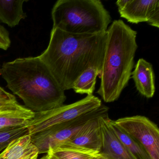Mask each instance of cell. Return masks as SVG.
Listing matches in <instances>:
<instances>
[{
	"instance_id": "6da1fadb",
	"label": "cell",
	"mask_w": 159,
	"mask_h": 159,
	"mask_svg": "<svg viewBox=\"0 0 159 159\" xmlns=\"http://www.w3.org/2000/svg\"><path fill=\"white\" fill-rule=\"evenodd\" d=\"M107 39V31L75 34L52 28L49 45L39 57L64 91L70 90L87 69L101 70Z\"/></svg>"
},
{
	"instance_id": "7a4b0ae2",
	"label": "cell",
	"mask_w": 159,
	"mask_h": 159,
	"mask_svg": "<svg viewBox=\"0 0 159 159\" xmlns=\"http://www.w3.org/2000/svg\"><path fill=\"white\" fill-rule=\"evenodd\" d=\"M0 73L7 87L34 112L61 107L66 99L65 91L39 56L4 63Z\"/></svg>"
},
{
	"instance_id": "3957f363",
	"label": "cell",
	"mask_w": 159,
	"mask_h": 159,
	"mask_svg": "<svg viewBox=\"0 0 159 159\" xmlns=\"http://www.w3.org/2000/svg\"><path fill=\"white\" fill-rule=\"evenodd\" d=\"M107 39L97 93L104 102L118 99L128 85L138 48L137 32L122 20H115L107 30Z\"/></svg>"
},
{
	"instance_id": "277c9868",
	"label": "cell",
	"mask_w": 159,
	"mask_h": 159,
	"mask_svg": "<svg viewBox=\"0 0 159 159\" xmlns=\"http://www.w3.org/2000/svg\"><path fill=\"white\" fill-rule=\"evenodd\" d=\"M52 16L53 29L75 34L106 32L111 21L99 0H58L52 9Z\"/></svg>"
},
{
	"instance_id": "5b68a950",
	"label": "cell",
	"mask_w": 159,
	"mask_h": 159,
	"mask_svg": "<svg viewBox=\"0 0 159 159\" xmlns=\"http://www.w3.org/2000/svg\"><path fill=\"white\" fill-rule=\"evenodd\" d=\"M102 105L101 100L93 95L75 103L64 105L53 109L40 112L35 115L25 126L28 134L33 135L55 125L64 124L97 109Z\"/></svg>"
},
{
	"instance_id": "8992f818",
	"label": "cell",
	"mask_w": 159,
	"mask_h": 159,
	"mask_svg": "<svg viewBox=\"0 0 159 159\" xmlns=\"http://www.w3.org/2000/svg\"><path fill=\"white\" fill-rule=\"evenodd\" d=\"M108 108L103 105L97 109L84 114L64 124L55 125L39 133L30 135L39 153H47L50 149L58 148L69 141L91 119L108 114Z\"/></svg>"
},
{
	"instance_id": "52a82bcc",
	"label": "cell",
	"mask_w": 159,
	"mask_h": 159,
	"mask_svg": "<svg viewBox=\"0 0 159 159\" xmlns=\"http://www.w3.org/2000/svg\"><path fill=\"white\" fill-rule=\"evenodd\" d=\"M114 123L140 143L152 159H159V129L148 118L137 115L120 118Z\"/></svg>"
},
{
	"instance_id": "ba28073f",
	"label": "cell",
	"mask_w": 159,
	"mask_h": 159,
	"mask_svg": "<svg viewBox=\"0 0 159 159\" xmlns=\"http://www.w3.org/2000/svg\"><path fill=\"white\" fill-rule=\"evenodd\" d=\"M116 4L120 17L129 23L146 22L159 28V0H118Z\"/></svg>"
},
{
	"instance_id": "9c48e42d",
	"label": "cell",
	"mask_w": 159,
	"mask_h": 159,
	"mask_svg": "<svg viewBox=\"0 0 159 159\" xmlns=\"http://www.w3.org/2000/svg\"><path fill=\"white\" fill-rule=\"evenodd\" d=\"M101 117L88 121L69 141L63 145L94 154L100 153L102 147Z\"/></svg>"
},
{
	"instance_id": "30bf717a",
	"label": "cell",
	"mask_w": 159,
	"mask_h": 159,
	"mask_svg": "<svg viewBox=\"0 0 159 159\" xmlns=\"http://www.w3.org/2000/svg\"><path fill=\"white\" fill-rule=\"evenodd\" d=\"M108 115L100 118L102 147L100 152L110 159H134L111 126Z\"/></svg>"
},
{
	"instance_id": "8fae6325",
	"label": "cell",
	"mask_w": 159,
	"mask_h": 159,
	"mask_svg": "<svg viewBox=\"0 0 159 159\" xmlns=\"http://www.w3.org/2000/svg\"><path fill=\"white\" fill-rule=\"evenodd\" d=\"M131 78L140 94L148 98L153 97L155 91V75L150 63L143 58L139 59Z\"/></svg>"
},
{
	"instance_id": "7c38bea8",
	"label": "cell",
	"mask_w": 159,
	"mask_h": 159,
	"mask_svg": "<svg viewBox=\"0 0 159 159\" xmlns=\"http://www.w3.org/2000/svg\"><path fill=\"white\" fill-rule=\"evenodd\" d=\"M39 150L27 134L13 139L0 153V159H38Z\"/></svg>"
},
{
	"instance_id": "4fadbf2b",
	"label": "cell",
	"mask_w": 159,
	"mask_h": 159,
	"mask_svg": "<svg viewBox=\"0 0 159 159\" xmlns=\"http://www.w3.org/2000/svg\"><path fill=\"white\" fill-rule=\"evenodd\" d=\"M25 0H0V21L10 27L17 25L27 17L23 5Z\"/></svg>"
},
{
	"instance_id": "5bb4252c",
	"label": "cell",
	"mask_w": 159,
	"mask_h": 159,
	"mask_svg": "<svg viewBox=\"0 0 159 159\" xmlns=\"http://www.w3.org/2000/svg\"><path fill=\"white\" fill-rule=\"evenodd\" d=\"M109 122L113 132L134 159H152L144 147L124 132L114 123V120L110 119Z\"/></svg>"
},
{
	"instance_id": "9a60e30c",
	"label": "cell",
	"mask_w": 159,
	"mask_h": 159,
	"mask_svg": "<svg viewBox=\"0 0 159 159\" xmlns=\"http://www.w3.org/2000/svg\"><path fill=\"white\" fill-rule=\"evenodd\" d=\"M35 112L24 107L21 109L0 115V130L24 126L33 119Z\"/></svg>"
},
{
	"instance_id": "2e32d148",
	"label": "cell",
	"mask_w": 159,
	"mask_h": 159,
	"mask_svg": "<svg viewBox=\"0 0 159 159\" xmlns=\"http://www.w3.org/2000/svg\"><path fill=\"white\" fill-rule=\"evenodd\" d=\"M101 72V70L98 68L87 69L75 81L72 89L77 93L93 95L95 88L97 78H99Z\"/></svg>"
},
{
	"instance_id": "e0dca14e",
	"label": "cell",
	"mask_w": 159,
	"mask_h": 159,
	"mask_svg": "<svg viewBox=\"0 0 159 159\" xmlns=\"http://www.w3.org/2000/svg\"><path fill=\"white\" fill-rule=\"evenodd\" d=\"M48 152L57 159H93L97 154L65 145L50 149Z\"/></svg>"
},
{
	"instance_id": "ac0fdd59",
	"label": "cell",
	"mask_w": 159,
	"mask_h": 159,
	"mask_svg": "<svg viewBox=\"0 0 159 159\" xmlns=\"http://www.w3.org/2000/svg\"><path fill=\"white\" fill-rule=\"evenodd\" d=\"M28 134L25 125L0 130V152L3 151L13 139Z\"/></svg>"
},
{
	"instance_id": "d6986e66",
	"label": "cell",
	"mask_w": 159,
	"mask_h": 159,
	"mask_svg": "<svg viewBox=\"0 0 159 159\" xmlns=\"http://www.w3.org/2000/svg\"><path fill=\"white\" fill-rule=\"evenodd\" d=\"M11 44L9 32L4 27L0 25V49L7 50Z\"/></svg>"
},
{
	"instance_id": "ffe728a7",
	"label": "cell",
	"mask_w": 159,
	"mask_h": 159,
	"mask_svg": "<svg viewBox=\"0 0 159 159\" xmlns=\"http://www.w3.org/2000/svg\"><path fill=\"white\" fill-rule=\"evenodd\" d=\"M24 107V106L18 104V102L1 104L0 105V115L21 109Z\"/></svg>"
},
{
	"instance_id": "44dd1931",
	"label": "cell",
	"mask_w": 159,
	"mask_h": 159,
	"mask_svg": "<svg viewBox=\"0 0 159 159\" xmlns=\"http://www.w3.org/2000/svg\"><path fill=\"white\" fill-rule=\"evenodd\" d=\"M16 102H17L15 96L0 87V105Z\"/></svg>"
},
{
	"instance_id": "7402d4cb",
	"label": "cell",
	"mask_w": 159,
	"mask_h": 159,
	"mask_svg": "<svg viewBox=\"0 0 159 159\" xmlns=\"http://www.w3.org/2000/svg\"><path fill=\"white\" fill-rule=\"evenodd\" d=\"M93 159H110L109 158L106 156V155H104L103 153H98L95 156L94 158Z\"/></svg>"
},
{
	"instance_id": "603a6c76",
	"label": "cell",
	"mask_w": 159,
	"mask_h": 159,
	"mask_svg": "<svg viewBox=\"0 0 159 159\" xmlns=\"http://www.w3.org/2000/svg\"><path fill=\"white\" fill-rule=\"evenodd\" d=\"M47 153L49 155V159H57L55 156H54L52 153H50V152H48Z\"/></svg>"
},
{
	"instance_id": "cb8c5ba5",
	"label": "cell",
	"mask_w": 159,
	"mask_h": 159,
	"mask_svg": "<svg viewBox=\"0 0 159 159\" xmlns=\"http://www.w3.org/2000/svg\"><path fill=\"white\" fill-rule=\"evenodd\" d=\"M40 159H49V155L48 153H47L46 155L43 156L42 158H40Z\"/></svg>"
}]
</instances>
